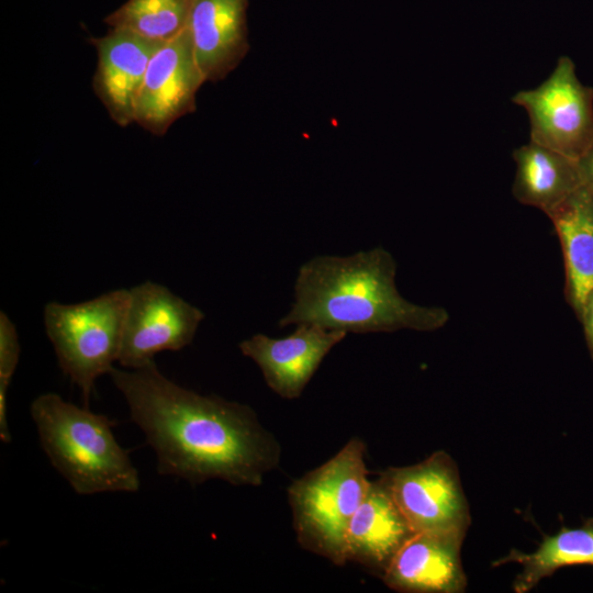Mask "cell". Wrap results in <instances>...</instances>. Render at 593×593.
<instances>
[{"label":"cell","mask_w":593,"mask_h":593,"mask_svg":"<svg viewBox=\"0 0 593 593\" xmlns=\"http://www.w3.org/2000/svg\"><path fill=\"white\" fill-rule=\"evenodd\" d=\"M98 61L92 88L110 118L121 127L135 121L137 99L148 64L165 43L128 31L109 29L101 37H91Z\"/></svg>","instance_id":"cell-11"},{"label":"cell","mask_w":593,"mask_h":593,"mask_svg":"<svg viewBox=\"0 0 593 593\" xmlns=\"http://www.w3.org/2000/svg\"><path fill=\"white\" fill-rule=\"evenodd\" d=\"M582 184L593 194V143L578 159Z\"/></svg>","instance_id":"cell-21"},{"label":"cell","mask_w":593,"mask_h":593,"mask_svg":"<svg viewBox=\"0 0 593 593\" xmlns=\"http://www.w3.org/2000/svg\"><path fill=\"white\" fill-rule=\"evenodd\" d=\"M512 193L546 215L582 187L578 160L529 141L513 152Z\"/></svg>","instance_id":"cell-15"},{"label":"cell","mask_w":593,"mask_h":593,"mask_svg":"<svg viewBox=\"0 0 593 593\" xmlns=\"http://www.w3.org/2000/svg\"><path fill=\"white\" fill-rule=\"evenodd\" d=\"M206 82L186 29L153 55L137 99L135 123L164 136L180 118L197 109V93Z\"/></svg>","instance_id":"cell-9"},{"label":"cell","mask_w":593,"mask_h":593,"mask_svg":"<svg viewBox=\"0 0 593 593\" xmlns=\"http://www.w3.org/2000/svg\"><path fill=\"white\" fill-rule=\"evenodd\" d=\"M466 534L415 533L381 577L391 590L404 593H462L467 575L461 563Z\"/></svg>","instance_id":"cell-12"},{"label":"cell","mask_w":593,"mask_h":593,"mask_svg":"<svg viewBox=\"0 0 593 593\" xmlns=\"http://www.w3.org/2000/svg\"><path fill=\"white\" fill-rule=\"evenodd\" d=\"M396 262L382 247L347 257L316 256L299 268L294 302L279 326L315 324L345 333L433 332L449 322L443 306L412 303L395 284Z\"/></svg>","instance_id":"cell-2"},{"label":"cell","mask_w":593,"mask_h":593,"mask_svg":"<svg viewBox=\"0 0 593 593\" xmlns=\"http://www.w3.org/2000/svg\"><path fill=\"white\" fill-rule=\"evenodd\" d=\"M287 337L255 334L238 344L240 353L260 369L267 385L279 396L298 399L325 356L347 335L315 324H299Z\"/></svg>","instance_id":"cell-10"},{"label":"cell","mask_w":593,"mask_h":593,"mask_svg":"<svg viewBox=\"0 0 593 593\" xmlns=\"http://www.w3.org/2000/svg\"><path fill=\"white\" fill-rule=\"evenodd\" d=\"M512 102L529 119L530 141L578 160L593 143V88L560 56L546 80L517 91Z\"/></svg>","instance_id":"cell-6"},{"label":"cell","mask_w":593,"mask_h":593,"mask_svg":"<svg viewBox=\"0 0 593 593\" xmlns=\"http://www.w3.org/2000/svg\"><path fill=\"white\" fill-rule=\"evenodd\" d=\"M578 317L582 323L586 346L593 360V289L585 295Z\"/></svg>","instance_id":"cell-20"},{"label":"cell","mask_w":593,"mask_h":593,"mask_svg":"<svg viewBox=\"0 0 593 593\" xmlns=\"http://www.w3.org/2000/svg\"><path fill=\"white\" fill-rule=\"evenodd\" d=\"M109 376L160 474L191 484L219 479L257 486L279 466L280 444L250 406L179 385L155 360L138 369L113 367Z\"/></svg>","instance_id":"cell-1"},{"label":"cell","mask_w":593,"mask_h":593,"mask_svg":"<svg viewBox=\"0 0 593 593\" xmlns=\"http://www.w3.org/2000/svg\"><path fill=\"white\" fill-rule=\"evenodd\" d=\"M547 216L562 250L564 295L578 315L585 295L593 289V194L582 186Z\"/></svg>","instance_id":"cell-16"},{"label":"cell","mask_w":593,"mask_h":593,"mask_svg":"<svg viewBox=\"0 0 593 593\" xmlns=\"http://www.w3.org/2000/svg\"><path fill=\"white\" fill-rule=\"evenodd\" d=\"M247 7L248 0H192L187 29L205 81L223 80L247 55Z\"/></svg>","instance_id":"cell-13"},{"label":"cell","mask_w":593,"mask_h":593,"mask_svg":"<svg viewBox=\"0 0 593 593\" xmlns=\"http://www.w3.org/2000/svg\"><path fill=\"white\" fill-rule=\"evenodd\" d=\"M130 301L128 289H115L91 300L44 307L45 332L59 368L89 407L97 379L118 362Z\"/></svg>","instance_id":"cell-5"},{"label":"cell","mask_w":593,"mask_h":593,"mask_svg":"<svg viewBox=\"0 0 593 593\" xmlns=\"http://www.w3.org/2000/svg\"><path fill=\"white\" fill-rule=\"evenodd\" d=\"M506 563L522 566L512 586L515 593L532 591L561 568L593 567V517L585 518L580 527L562 526L556 534L546 535L533 552L511 549L507 555L493 561L492 567Z\"/></svg>","instance_id":"cell-17"},{"label":"cell","mask_w":593,"mask_h":593,"mask_svg":"<svg viewBox=\"0 0 593 593\" xmlns=\"http://www.w3.org/2000/svg\"><path fill=\"white\" fill-rule=\"evenodd\" d=\"M415 534L385 484L378 478L355 512L346 534V561L382 577Z\"/></svg>","instance_id":"cell-14"},{"label":"cell","mask_w":593,"mask_h":593,"mask_svg":"<svg viewBox=\"0 0 593 593\" xmlns=\"http://www.w3.org/2000/svg\"><path fill=\"white\" fill-rule=\"evenodd\" d=\"M379 479L385 484L415 533L467 534L471 523L456 461L444 450L418 463L390 467Z\"/></svg>","instance_id":"cell-7"},{"label":"cell","mask_w":593,"mask_h":593,"mask_svg":"<svg viewBox=\"0 0 593 593\" xmlns=\"http://www.w3.org/2000/svg\"><path fill=\"white\" fill-rule=\"evenodd\" d=\"M21 347L14 323L3 311L0 313V439L11 441L8 425V389L15 372Z\"/></svg>","instance_id":"cell-19"},{"label":"cell","mask_w":593,"mask_h":593,"mask_svg":"<svg viewBox=\"0 0 593 593\" xmlns=\"http://www.w3.org/2000/svg\"><path fill=\"white\" fill-rule=\"evenodd\" d=\"M365 456V443L351 438L323 465L294 480L287 491L296 541L336 566L347 563L348 525L371 482Z\"/></svg>","instance_id":"cell-4"},{"label":"cell","mask_w":593,"mask_h":593,"mask_svg":"<svg viewBox=\"0 0 593 593\" xmlns=\"http://www.w3.org/2000/svg\"><path fill=\"white\" fill-rule=\"evenodd\" d=\"M30 414L52 466L77 494L139 490L138 471L105 415L53 392L36 396Z\"/></svg>","instance_id":"cell-3"},{"label":"cell","mask_w":593,"mask_h":593,"mask_svg":"<svg viewBox=\"0 0 593 593\" xmlns=\"http://www.w3.org/2000/svg\"><path fill=\"white\" fill-rule=\"evenodd\" d=\"M130 301L118 362L138 369L161 351L189 346L205 314L166 286L147 280L128 289Z\"/></svg>","instance_id":"cell-8"},{"label":"cell","mask_w":593,"mask_h":593,"mask_svg":"<svg viewBox=\"0 0 593 593\" xmlns=\"http://www.w3.org/2000/svg\"><path fill=\"white\" fill-rule=\"evenodd\" d=\"M191 7L192 0H127L104 23L164 43L187 29Z\"/></svg>","instance_id":"cell-18"}]
</instances>
